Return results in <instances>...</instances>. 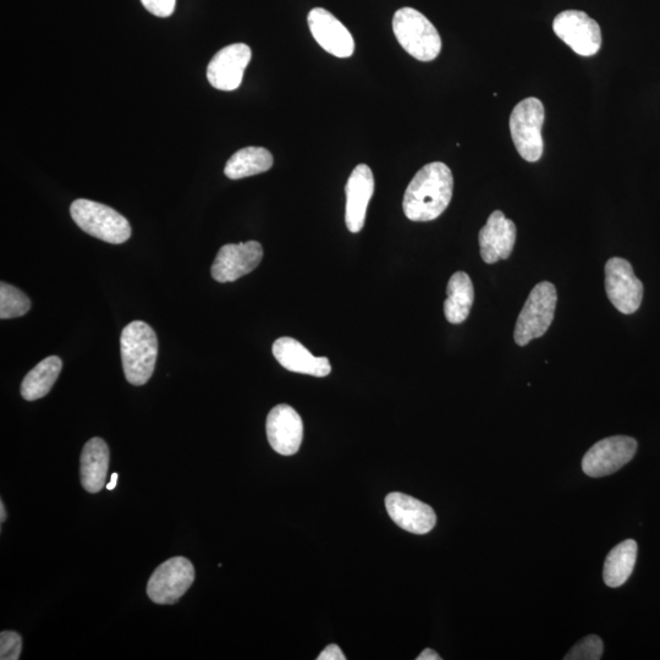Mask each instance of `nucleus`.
Segmentation results:
<instances>
[{"instance_id":"4be33fe9","label":"nucleus","mask_w":660,"mask_h":660,"mask_svg":"<svg viewBox=\"0 0 660 660\" xmlns=\"http://www.w3.org/2000/svg\"><path fill=\"white\" fill-rule=\"evenodd\" d=\"M273 167L272 153L263 147H246L236 152L225 164L224 174L231 180L268 172Z\"/></svg>"},{"instance_id":"c756f323","label":"nucleus","mask_w":660,"mask_h":660,"mask_svg":"<svg viewBox=\"0 0 660 660\" xmlns=\"http://www.w3.org/2000/svg\"><path fill=\"white\" fill-rule=\"evenodd\" d=\"M117 483H118V473H113L112 480H110L106 488L108 489V491H113V489L117 487Z\"/></svg>"},{"instance_id":"2eb2a0df","label":"nucleus","mask_w":660,"mask_h":660,"mask_svg":"<svg viewBox=\"0 0 660 660\" xmlns=\"http://www.w3.org/2000/svg\"><path fill=\"white\" fill-rule=\"evenodd\" d=\"M385 506L392 520L403 530L415 535H426L437 524V515L431 506L403 493H390Z\"/></svg>"},{"instance_id":"c85d7f7f","label":"nucleus","mask_w":660,"mask_h":660,"mask_svg":"<svg viewBox=\"0 0 660 660\" xmlns=\"http://www.w3.org/2000/svg\"><path fill=\"white\" fill-rule=\"evenodd\" d=\"M417 660H440L442 657L436 651H433L431 648H426L420 656L416 658Z\"/></svg>"},{"instance_id":"423d86ee","label":"nucleus","mask_w":660,"mask_h":660,"mask_svg":"<svg viewBox=\"0 0 660 660\" xmlns=\"http://www.w3.org/2000/svg\"><path fill=\"white\" fill-rule=\"evenodd\" d=\"M546 118L544 106L539 99L530 97L516 104L510 115V132L520 156L530 163L541 159L544 143L542 128Z\"/></svg>"},{"instance_id":"aec40b11","label":"nucleus","mask_w":660,"mask_h":660,"mask_svg":"<svg viewBox=\"0 0 660 660\" xmlns=\"http://www.w3.org/2000/svg\"><path fill=\"white\" fill-rule=\"evenodd\" d=\"M447 294L448 299L444 304L445 317L451 324L465 322L475 300V289L469 274L456 272L449 280Z\"/></svg>"},{"instance_id":"f3484780","label":"nucleus","mask_w":660,"mask_h":660,"mask_svg":"<svg viewBox=\"0 0 660 660\" xmlns=\"http://www.w3.org/2000/svg\"><path fill=\"white\" fill-rule=\"evenodd\" d=\"M346 192V227L351 233H360L365 225L368 203L374 192V176L366 164L357 165L352 170Z\"/></svg>"},{"instance_id":"b1692460","label":"nucleus","mask_w":660,"mask_h":660,"mask_svg":"<svg viewBox=\"0 0 660 660\" xmlns=\"http://www.w3.org/2000/svg\"><path fill=\"white\" fill-rule=\"evenodd\" d=\"M30 308L31 300L21 290L4 282L0 284V318L25 316Z\"/></svg>"},{"instance_id":"bb28decb","label":"nucleus","mask_w":660,"mask_h":660,"mask_svg":"<svg viewBox=\"0 0 660 660\" xmlns=\"http://www.w3.org/2000/svg\"><path fill=\"white\" fill-rule=\"evenodd\" d=\"M143 7L158 18H169L175 10L176 0H141Z\"/></svg>"},{"instance_id":"4468645a","label":"nucleus","mask_w":660,"mask_h":660,"mask_svg":"<svg viewBox=\"0 0 660 660\" xmlns=\"http://www.w3.org/2000/svg\"><path fill=\"white\" fill-rule=\"evenodd\" d=\"M307 20L313 38L324 51L338 58H349L354 54V38L349 30L328 10L312 9Z\"/></svg>"},{"instance_id":"7ed1b4c3","label":"nucleus","mask_w":660,"mask_h":660,"mask_svg":"<svg viewBox=\"0 0 660 660\" xmlns=\"http://www.w3.org/2000/svg\"><path fill=\"white\" fill-rule=\"evenodd\" d=\"M393 31L400 46L420 62H432L442 51V38L436 27L414 8L396 11Z\"/></svg>"},{"instance_id":"f8f14e48","label":"nucleus","mask_w":660,"mask_h":660,"mask_svg":"<svg viewBox=\"0 0 660 660\" xmlns=\"http://www.w3.org/2000/svg\"><path fill=\"white\" fill-rule=\"evenodd\" d=\"M251 58V48L245 43H234L223 48L208 64L209 84L220 91L238 90Z\"/></svg>"},{"instance_id":"dca6fc26","label":"nucleus","mask_w":660,"mask_h":660,"mask_svg":"<svg viewBox=\"0 0 660 660\" xmlns=\"http://www.w3.org/2000/svg\"><path fill=\"white\" fill-rule=\"evenodd\" d=\"M516 234L513 220L506 218L502 211H494L478 235L482 260L488 264L508 260L514 250Z\"/></svg>"},{"instance_id":"9d476101","label":"nucleus","mask_w":660,"mask_h":660,"mask_svg":"<svg viewBox=\"0 0 660 660\" xmlns=\"http://www.w3.org/2000/svg\"><path fill=\"white\" fill-rule=\"evenodd\" d=\"M637 442L634 438L615 436L599 440L583 456L582 470L598 478L612 475L634 459Z\"/></svg>"},{"instance_id":"1a4fd4ad","label":"nucleus","mask_w":660,"mask_h":660,"mask_svg":"<svg viewBox=\"0 0 660 660\" xmlns=\"http://www.w3.org/2000/svg\"><path fill=\"white\" fill-rule=\"evenodd\" d=\"M553 30L561 41L582 57H592L601 49V27L583 11H563L554 19Z\"/></svg>"},{"instance_id":"412c9836","label":"nucleus","mask_w":660,"mask_h":660,"mask_svg":"<svg viewBox=\"0 0 660 660\" xmlns=\"http://www.w3.org/2000/svg\"><path fill=\"white\" fill-rule=\"evenodd\" d=\"M63 362L58 356H49L26 374L21 383V395L27 401L44 398L62 372Z\"/></svg>"},{"instance_id":"ddd939ff","label":"nucleus","mask_w":660,"mask_h":660,"mask_svg":"<svg viewBox=\"0 0 660 660\" xmlns=\"http://www.w3.org/2000/svg\"><path fill=\"white\" fill-rule=\"evenodd\" d=\"M267 437L273 450L284 456L299 451L304 438V423L293 407L278 405L267 417Z\"/></svg>"},{"instance_id":"9b49d317","label":"nucleus","mask_w":660,"mask_h":660,"mask_svg":"<svg viewBox=\"0 0 660 660\" xmlns=\"http://www.w3.org/2000/svg\"><path fill=\"white\" fill-rule=\"evenodd\" d=\"M262 258L263 249L260 242L224 245L213 262L212 277L219 283L235 282L256 269Z\"/></svg>"},{"instance_id":"f257e3e1","label":"nucleus","mask_w":660,"mask_h":660,"mask_svg":"<svg viewBox=\"0 0 660 660\" xmlns=\"http://www.w3.org/2000/svg\"><path fill=\"white\" fill-rule=\"evenodd\" d=\"M454 178L447 164L433 162L418 170L405 191L403 209L412 222L442 216L453 197Z\"/></svg>"},{"instance_id":"393cba45","label":"nucleus","mask_w":660,"mask_h":660,"mask_svg":"<svg viewBox=\"0 0 660 660\" xmlns=\"http://www.w3.org/2000/svg\"><path fill=\"white\" fill-rule=\"evenodd\" d=\"M604 645L601 638L596 635L587 636L577 642L570 652L564 657L565 660H599L602 658Z\"/></svg>"},{"instance_id":"6ab92c4d","label":"nucleus","mask_w":660,"mask_h":660,"mask_svg":"<svg viewBox=\"0 0 660 660\" xmlns=\"http://www.w3.org/2000/svg\"><path fill=\"white\" fill-rule=\"evenodd\" d=\"M109 469V448L102 438L88 440L81 453V484L88 493L101 492Z\"/></svg>"},{"instance_id":"39448f33","label":"nucleus","mask_w":660,"mask_h":660,"mask_svg":"<svg viewBox=\"0 0 660 660\" xmlns=\"http://www.w3.org/2000/svg\"><path fill=\"white\" fill-rule=\"evenodd\" d=\"M557 301V289L552 283L542 282L532 289L517 318L514 333L517 345L525 346L533 339L541 338L547 333L550 324L554 321Z\"/></svg>"},{"instance_id":"0eeeda50","label":"nucleus","mask_w":660,"mask_h":660,"mask_svg":"<svg viewBox=\"0 0 660 660\" xmlns=\"http://www.w3.org/2000/svg\"><path fill=\"white\" fill-rule=\"evenodd\" d=\"M195 581L190 560L175 557L159 565L147 585V594L156 604H175Z\"/></svg>"},{"instance_id":"5701e85b","label":"nucleus","mask_w":660,"mask_h":660,"mask_svg":"<svg viewBox=\"0 0 660 660\" xmlns=\"http://www.w3.org/2000/svg\"><path fill=\"white\" fill-rule=\"evenodd\" d=\"M636 559L637 543L634 539H627L613 548L604 563L605 585L612 588L623 586L635 569Z\"/></svg>"},{"instance_id":"20e7f679","label":"nucleus","mask_w":660,"mask_h":660,"mask_svg":"<svg viewBox=\"0 0 660 660\" xmlns=\"http://www.w3.org/2000/svg\"><path fill=\"white\" fill-rule=\"evenodd\" d=\"M70 214L77 227L93 238L115 245L124 244L130 239L128 219L102 203L80 198L71 205Z\"/></svg>"},{"instance_id":"f03ea898","label":"nucleus","mask_w":660,"mask_h":660,"mask_svg":"<svg viewBox=\"0 0 660 660\" xmlns=\"http://www.w3.org/2000/svg\"><path fill=\"white\" fill-rule=\"evenodd\" d=\"M120 346L126 381L137 387L150 381L158 355L157 334L152 327L142 321L131 322L121 333Z\"/></svg>"},{"instance_id":"a878e982","label":"nucleus","mask_w":660,"mask_h":660,"mask_svg":"<svg viewBox=\"0 0 660 660\" xmlns=\"http://www.w3.org/2000/svg\"><path fill=\"white\" fill-rule=\"evenodd\" d=\"M22 649V640L19 634L13 631H4L0 635V659L18 660Z\"/></svg>"},{"instance_id":"a211bd4d","label":"nucleus","mask_w":660,"mask_h":660,"mask_svg":"<svg viewBox=\"0 0 660 660\" xmlns=\"http://www.w3.org/2000/svg\"><path fill=\"white\" fill-rule=\"evenodd\" d=\"M273 355L285 370L308 374L313 377H327L332 366L327 357H316L304 345L293 338L283 337L274 341Z\"/></svg>"},{"instance_id":"6e6552de","label":"nucleus","mask_w":660,"mask_h":660,"mask_svg":"<svg viewBox=\"0 0 660 660\" xmlns=\"http://www.w3.org/2000/svg\"><path fill=\"white\" fill-rule=\"evenodd\" d=\"M605 291L613 306L624 315H632L640 308L643 284L636 277L630 262L613 257L605 264Z\"/></svg>"},{"instance_id":"cd10ccee","label":"nucleus","mask_w":660,"mask_h":660,"mask_svg":"<svg viewBox=\"0 0 660 660\" xmlns=\"http://www.w3.org/2000/svg\"><path fill=\"white\" fill-rule=\"evenodd\" d=\"M318 660H345V654L339 646L329 645L323 649V652L317 657Z\"/></svg>"},{"instance_id":"7c9ffc66","label":"nucleus","mask_w":660,"mask_h":660,"mask_svg":"<svg viewBox=\"0 0 660 660\" xmlns=\"http://www.w3.org/2000/svg\"><path fill=\"white\" fill-rule=\"evenodd\" d=\"M0 514H2V516H0V521H2L3 524V522L7 520V511H5V506L3 502H0Z\"/></svg>"}]
</instances>
